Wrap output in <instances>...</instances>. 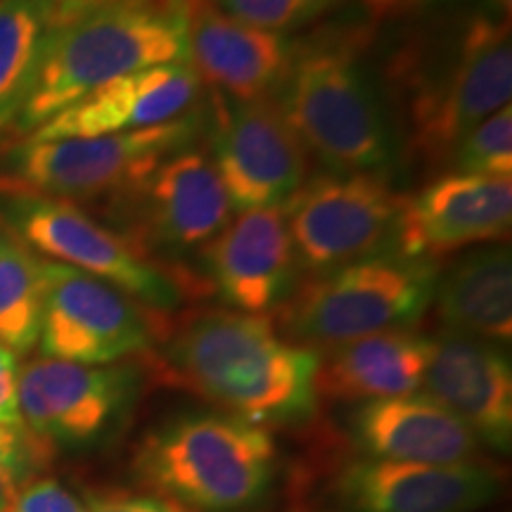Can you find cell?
I'll use <instances>...</instances> for the list:
<instances>
[{"label":"cell","instance_id":"obj_1","mask_svg":"<svg viewBox=\"0 0 512 512\" xmlns=\"http://www.w3.org/2000/svg\"><path fill=\"white\" fill-rule=\"evenodd\" d=\"M318 358L268 316L209 309L164 328L152 373L252 425H297L316 415Z\"/></svg>","mask_w":512,"mask_h":512},{"label":"cell","instance_id":"obj_2","mask_svg":"<svg viewBox=\"0 0 512 512\" xmlns=\"http://www.w3.org/2000/svg\"><path fill=\"white\" fill-rule=\"evenodd\" d=\"M389 74L408 155L430 169L448 166L472 128L510 105V22L472 15L446 48L401 50Z\"/></svg>","mask_w":512,"mask_h":512},{"label":"cell","instance_id":"obj_3","mask_svg":"<svg viewBox=\"0 0 512 512\" xmlns=\"http://www.w3.org/2000/svg\"><path fill=\"white\" fill-rule=\"evenodd\" d=\"M174 62H190V0H112L50 34L15 128L29 136L107 81Z\"/></svg>","mask_w":512,"mask_h":512},{"label":"cell","instance_id":"obj_4","mask_svg":"<svg viewBox=\"0 0 512 512\" xmlns=\"http://www.w3.org/2000/svg\"><path fill=\"white\" fill-rule=\"evenodd\" d=\"M366 41V31L356 27L294 41L278 98L273 95L306 150L332 174H387L392 159L387 114L361 62Z\"/></svg>","mask_w":512,"mask_h":512},{"label":"cell","instance_id":"obj_5","mask_svg":"<svg viewBox=\"0 0 512 512\" xmlns=\"http://www.w3.org/2000/svg\"><path fill=\"white\" fill-rule=\"evenodd\" d=\"M133 472L174 505L245 512L271 489L275 444L264 427L226 413L166 420L140 441Z\"/></svg>","mask_w":512,"mask_h":512},{"label":"cell","instance_id":"obj_6","mask_svg":"<svg viewBox=\"0 0 512 512\" xmlns=\"http://www.w3.org/2000/svg\"><path fill=\"white\" fill-rule=\"evenodd\" d=\"M437 264L403 254H373L311 275L280 304L290 342L328 351L387 330H406L430 309Z\"/></svg>","mask_w":512,"mask_h":512},{"label":"cell","instance_id":"obj_7","mask_svg":"<svg viewBox=\"0 0 512 512\" xmlns=\"http://www.w3.org/2000/svg\"><path fill=\"white\" fill-rule=\"evenodd\" d=\"M0 219L31 249L117 287L150 311H174L204 292L197 273L143 254L69 200L12 188L0 195Z\"/></svg>","mask_w":512,"mask_h":512},{"label":"cell","instance_id":"obj_8","mask_svg":"<svg viewBox=\"0 0 512 512\" xmlns=\"http://www.w3.org/2000/svg\"><path fill=\"white\" fill-rule=\"evenodd\" d=\"M197 131L200 114L188 112L166 124L112 136L24 140L10 155L8 169L15 176V190L69 202L119 197L162 159L190 147Z\"/></svg>","mask_w":512,"mask_h":512},{"label":"cell","instance_id":"obj_9","mask_svg":"<svg viewBox=\"0 0 512 512\" xmlns=\"http://www.w3.org/2000/svg\"><path fill=\"white\" fill-rule=\"evenodd\" d=\"M403 197L387 174H325L283 204L297 264L313 275L384 252Z\"/></svg>","mask_w":512,"mask_h":512},{"label":"cell","instance_id":"obj_10","mask_svg":"<svg viewBox=\"0 0 512 512\" xmlns=\"http://www.w3.org/2000/svg\"><path fill=\"white\" fill-rule=\"evenodd\" d=\"M155 311L67 264L46 261L41 351L57 361L112 366L150 354L162 335Z\"/></svg>","mask_w":512,"mask_h":512},{"label":"cell","instance_id":"obj_11","mask_svg":"<svg viewBox=\"0 0 512 512\" xmlns=\"http://www.w3.org/2000/svg\"><path fill=\"white\" fill-rule=\"evenodd\" d=\"M114 200L126 211L133 245L166 264H181L183 254L202 252L233 214L214 162L195 147L162 159Z\"/></svg>","mask_w":512,"mask_h":512},{"label":"cell","instance_id":"obj_12","mask_svg":"<svg viewBox=\"0 0 512 512\" xmlns=\"http://www.w3.org/2000/svg\"><path fill=\"white\" fill-rule=\"evenodd\" d=\"M143 377L138 366H81L36 358L19 370V415L43 446L98 444L136 406Z\"/></svg>","mask_w":512,"mask_h":512},{"label":"cell","instance_id":"obj_13","mask_svg":"<svg viewBox=\"0 0 512 512\" xmlns=\"http://www.w3.org/2000/svg\"><path fill=\"white\" fill-rule=\"evenodd\" d=\"M211 152L233 211L283 207L306 183L309 155L278 102L214 91Z\"/></svg>","mask_w":512,"mask_h":512},{"label":"cell","instance_id":"obj_14","mask_svg":"<svg viewBox=\"0 0 512 512\" xmlns=\"http://www.w3.org/2000/svg\"><path fill=\"white\" fill-rule=\"evenodd\" d=\"M512 178L444 174L411 200L403 197L394 242L399 254L437 261L479 242L508 240Z\"/></svg>","mask_w":512,"mask_h":512},{"label":"cell","instance_id":"obj_15","mask_svg":"<svg viewBox=\"0 0 512 512\" xmlns=\"http://www.w3.org/2000/svg\"><path fill=\"white\" fill-rule=\"evenodd\" d=\"M347 512H477L501 496L496 467L477 460L453 465L356 460L337 477Z\"/></svg>","mask_w":512,"mask_h":512},{"label":"cell","instance_id":"obj_16","mask_svg":"<svg viewBox=\"0 0 512 512\" xmlns=\"http://www.w3.org/2000/svg\"><path fill=\"white\" fill-rule=\"evenodd\" d=\"M202 81L190 62L159 64L107 81L98 91L76 100L24 140L98 138L140 131L192 112Z\"/></svg>","mask_w":512,"mask_h":512},{"label":"cell","instance_id":"obj_17","mask_svg":"<svg viewBox=\"0 0 512 512\" xmlns=\"http://www.w3.org/2000/svg\"><path fill=\"white\" fill-rule=\"evenodd\" d=\"M200 254L214 290L235 311L264 313L294 290L299 264L283 207L240 211Z\"/></svg>","mask_w":512,"mask_h":512},{"label":"cell","instance_id":"obj_18","mask_svg":"<svg viewBox=\"0 0 512 512\" xmlns=\"http://www.w3.org/2000/svg\"><path fill=\"white\" fill-rule=\"evenodd\" d=\"M427 394L475 432L479 444L508 453L512 441V370L501 344L441 332L432 339Z\"/></svg>","mask_w":512,"mask_h":512},{"label":"cell","instance_id":"obj_19","mask_svg":"<svg viewBox=\"0 0 512 512\" xmlns=\"http://www.w3.org/2000/svg\"><path fill=\"white\" fill-rule=\"evenodd\" d=\"M294 41L252 27L214 0H190V64L211 91L233 100L271 98L285 79Z\"/></svg>","mask_w":512,"mask_h":512},{"label":"cell","instance_id":"obj_20","mask_svg":"<svg viewBox=\"0 0 512 512\" xmlns=\"http://www.w3.org/2000/svg\"><path fill=\"white\" fill-rule=\"evenodd\" d=\"M351 434L375 460L453 465L479 453L475 432L427 392L366 401L351 415Z\"/></svg>","mask_w":512,"mask_h":512},{"label":"cell","instance_id":"obj_21","mask_svg":"<svg viewBox=\"0 0 512 512\" xmlns=\"http://www.w3.org/2000/svg\"><path fill=\"white\" fill-rule=\"evenodd\" d=\"M432 358V339L387 330L332 347L318 358L316 392L332 401H377L418 392Z\"/></svg>","mask_w":512,"mask_h":512},{"label":"cell","instance_id":"obj_22","mask_svg":"<svg viewBox=\"0 0 512 512\" xmlns=\"http://www.w3.org/2000/svg\"><path fill=\"white\" fill-rule=\"evenodd\" d=\"M434 306L446 332L510 342L512 337V259L508 247L472 252L437 278Z\"/></svg>","mask_w":512,"mask_h":512},{"label":"cell","instance_id":"obj_23","mask_svg":"<svg viewBox=\"0 0 512 512\" xmlns=\"http://www.w3.org/2000/svg\"><path fill=\"white\" fill-rule=\"evenodd\" d=\"M53 31L50 0H0V131L15 126Z\"/></svg>","mask_w":512,"mask_h":512},{"label":"cell","instance_id":"obj_24","mask_svg":"<svg viewBox=\"0 0 512 512\" xmlns=\"http://www.w3.org/2000/svg\"><path fill=\"white\" fill-rule=\"evenodd\" d=\"M46 261L10 230H0V344L15 356L38 344Z\"/></svg>","mask_w":512,"mask_h":512},{"label":"cell","instance_id":"obj_25","mask_svg":"<svg viewBox=\"0 0 512 512\" xmlns=\"http://www.w3.org/2000/svg\"><path fill=\"white\" fill-rule=\"evenodd\" d=\"M451 174L510 176L512 171V110L510 105L472 128L453 150Z\"/></svg>","mask_w":512,"mask_h":512},{"label":"cell","instance_id":"obj_26","mask_svg":"<svg viewBox=\"0 0 512 512\" xmlns=\"http://www.w3.org/2000/svg\"><path fill=\"white\" fill-rule=\"evenodd\" d=\"M226 15L252 27L287 34L330 10L337 0H214Z\"/></svg>","mask_w":512,"mask_h":512},{"label":"cell","instance_id":"obj_27","mask_svg":"<svg viewBox=\"0 0 512 512\" xmlns=\"http://www.w3.org/2000/svg\"><path fill=\"white\" fill-rule=\"evenodd\" d=\"M12 512H86V505L60 482L43 477L17 489Z\"/></svg>","mask_w":512,"mask_h":512},{"label":"cell","instance_id":"obj_28","mask_svg":"<svg viewBox=\"0 0 512 512\" xmlns=\"http://www.w3.org/2000/svg\"><path fill=\"white\" fill-rule=\"evenodd\" d=\"M41 441H36L31 434L24 430H15V427L0 425V465L8 467L12 477L22 479L31 470V463L41 458L43 453Z\"/></svg>","mask_w":512,"mask_h":512},{"label":"cell","instance_id":"obj_29","mask_svg":"<svg viewBox=\"0 0 512 512\" xmlns=\"http://www.w3.org/2000/svg\"><path fill=\"white\" fill-rule=\"evenodd\" d=\"M86 512H178V505L150 494L105 491V494L88 496Z\"/></svg>","mask_w":512,"mask_h":512},{"label":"cell","instance_id":"obj_30","mask_svg":"<svg viewBox=\"0 0 512 512\" xmlns=\"http://www.w3.org/2000/svg\"><path fill=\"white\" fill-rule=\"evenodd\" d=\"M19 368L17 358L10 349L0 344V425L24 430L22 415H19V396H17Z\"/></svg>","mask_w":512,"mask_h":512},{"label":"cell","instance_id":"obj_31","mask_svg":"<svg viewBox=\"0 0 512 512\" xmlns=\"http://www.w3.org/2000/svg\"><path fill=\"white\" fill-rule=\"evenodd\" d=\"M112 3V0H50L53 8V22L55 29L67 27V24L76 22V19L88 15V12L102 8V5Z\"/></svg>","mask_w":512,"mask_h":512},{"label":"cell","instance_id":"obj_32","mask_svg":"<svg viewBox=\"0 0 512 512\" xmlns=\"http://www.w3.org/2000/svg\"><path fill=\"white\" fill-rule=\"evenodd\" d=\"M17 498V479L8 467L0 465V512H12Z\"/></svg>","mask_w":512,"mask_h":512},{"label":"cell","instance_id":"obj_33","mask_svg":"<svg viewBox=\"0 0 512 512\" xmlns=\"http://www.w3.org/2000/svg\"><path fill=\"white\" fill-rule=\"evenodd\" d=\"M408 3H411V0H366L368 10L373 12V15H377V17L389 15V12L399 10V8H403V5H408Z\"/></svg>","mask_w":512,"mask_h":512},{"label":"cell","instance_id":"obj_34","mask_svg":"<svg viewBox=\"0 0 512 512\" xmlns=\"http://www.w3.org/2000/svg\"><path fill=\"white\" fill-rule=\"evenodd\" d=\"M498 3H501V8L505 10V15H510V3H512V0H498Z\"/></svg>","mask_w":512,"mask_h":512}]
</instances>
